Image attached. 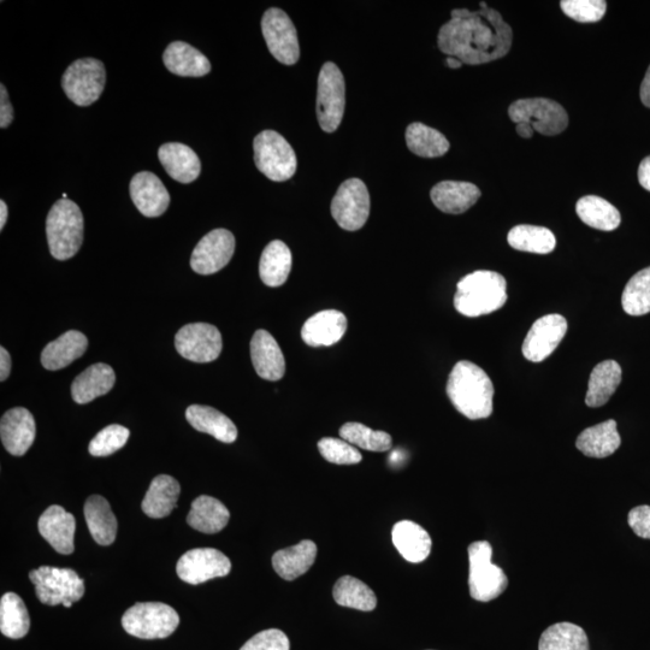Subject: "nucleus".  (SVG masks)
<instances>
[{
	"label": "nucleus",
	"mask_w": 650,
	"mask_h": 650,
	"mask_svg": "<svg viewBox=\"0 0 650 650\" xmlns=\"http://www.w3.org/2000/svg\"><path fill=\"white\" fill-rule=\"evenodd\" d=\"M508 116L518 123H528L547 137L564 132L569 126V115L563 105L546 98L519 99L508 109Z\"/></svg>",
	"instance_id": "obj_10"
},
{
	"label": "nucleus",
	"mask_w": 650,
	"mask_h": 650,
	"mask_svg": "<svg viewBox=\"0 0 650 650\" xmlns=\"http://www.w3.org/2000/svg\"><path fill=\"white\" fill-rule=\"evenodd\" d=\"M446 63L448 65V67L452 68V69L462 68V65H463V63L460 62L459 59L454 58V57H448L446 59Z\"/></svg>",
	"instance_id": "obj_56"
},
{
	"label": "nucleus",
	"mask_w": 650,
	"mask_h": 650,
	"mask_svg": "<svg viewBox=\"0 0 650 650\" xmlns=\"http://www.w3.org/2000/svg\"><path fill=\"white\" fill-rule=\"evenodd\" d=\"M85 519L88 530L100 546H110L116 540L117 519L108 500L92 495L85 504Z\"/></svg>",
	"instance_id": "obj_33"
},
{
	"label": "nucleus",
	"mask_w": 650,
	"mask_h": 650,
	"mask_svg": "<svg viewBox=\"0 0 650 650\" xmlns=\"http://www.w3.org/2000/svg\"><path fill=\"white\" fill-rule=\"evenodd\" d=\"M130 198L140 214L156 218L168 210L170 195L163 182L150 171H141L130 181Z\"/></svg>",
	"instance_id": "obj_18"
},
{
	"label": "nucleus",
	"mask_w": 650,
	"mask_h": 650,
	"mask_svg": "<svg viewBox=\"0 0 650 650\" xmlns=\"http://www.w3.org/2000/svg\"><path fill=\"white\" fill-rule=\"evenodd\" d=\"M87 347L88 340L84 334L78 330H69L44 348L41 364L50 371L67 368L76 359L84 356Z\"/></svg>",
	"instance_id": "obj_28"
},
{
	"label": "nucleus",
	"mask_w": 650,
	"mask_h": 650,
	"mask_svg": "<svg viewBox=\"0 0 650 650\" xmlns=\"http://www.w3.org/2000/svg\"><path fill=\"white\" fill-rule=\"evenodd\" d=\"M232 571L227 555L215 548H194L177 561L176 572L183 582L199 585Z\"/></svg>",
	"instance_id": "obj_15"
},
{
	"label": "nucleus",
	"mask_w": 650,
	"mask_h": 650,
	"mask_svg": "<svg viewBox=\"0 0 650 650\" xmlns=\"http://www.w3.org/2000/svg\"><path fill=\"white\" fill-rule=\"evenodd\" d=\"M262 31L268 49L277 61L293 65L299 61L300 47L297 29L285 11L271 8L264 14Z\"/></svg>",
	"instance_id": "obj_14"
},
{
	"label": "nucleus",
	"mask_w": 650,
	"mask_h": 650,
	"mask_svg": "<svg viewBox=\"0 0 650 650\" xmlns=\"http://www.w3.org/2000/svg\"><path fill=\"white\" fill-rule=\"evenodd\" d=\"M453 406L471 421L492 416L494 386L480 366L463 360L455 364L447 383Z\"/></svg>",
	"instance_id": "obj_2"
},
{
	"label": "nucleus",
	"mask_w": 650,
	"mask_h": 650,
	"mask_svg": "<svg viewBox=\"0 0 650 650\" xmlns=\"http://www.w3.org/2000/svg\"><path fill=\"white\" fill-rule=\"evenodd\" d=\"M493 548L487 541L469 546V588L472 599L489 602L505 592L508 579L501 567L492 563Z\"/></svg>",
	"instance_id": "obj_7"
},
{
	"label": "nucleus",
	"mask_w": 650,
	"mask_h": 650,
	"mask_svg": "<svg viewBox=\"0 0 650 650\" xmlns=\"http://www.w3.org/2000/svg\"><path fill=\"white\" fill-rule=\"evenodd\" d=\"M41 604L70 608L85 595L84 579L72 569L40 566L29 573Z\"/></svg>",
	"instance_id": "obj_5"
},
{
	"label": "nucleus",
	"mask_w": 650,
	"mask_h": 650,
	"mask_svg": "<svg viewBox=\"0 0 650 650\" xmlns=\"http://www.w3.org/2000/svg\"><path fill=\"white\" fill-rule=\"evenodd\" d=\"M561 10L579 23H595L604 19L607 3L604 0H563Z\"/></svg>",
	"instance_id": "obj_47"
},
{
	"label": "nucleus",
	"mask_w": 650,
	"mask_h": 650,
	"mask_svg": "<svg viewBox=\"0 0 650 650\" xmlns=\"http://www.w3.org/2000/svg\"><path fill=\"white\" fill-rule=\"evenodd\" d=\"M189 424L200 433L214 436L223 443H233L238 439V428L232 419L217 411L214 407L203 405L189 406L186 411Z\"/></svg>",
	"instance_id": "obj_29"
},
{
	"label": "nucleus",
	"mask_w": 650,
	"mask_h": 650,
	"mask_svg": "<svg viewBox=\"0 0 650 650\" xmlns=\"http://www.w3.org/2000/svg\"><path fill=\"white\" fill-rule=\"evenodd\" d=\"M333 596L336 604L358 611H374L377 606V598L372 589L352 576L341 577L336 582Z\"/></svg>",
	"instance_id": "obj_40"
},
{
	"label": "nucleus",
	"mask_w": 650,
	"mask_h": 650,
	"mask_svg": "<svg viewBox=\"0 0 650 650\" xmlns=\"http://www.w3.org/2000/svg\"><path fill=\"white\" fill-rule=\"evenodd\" d=\"M507 241L514 250L536 254L551 253L557 246V240L551 230L529 224L512 228Z\"/></svg>",
	"instance_id": "obj_41"
},
{
	"label": "nucleus",
	"mask_w": 650,
	"mask_h": 650,
	"mask_svg": "<svg viewBox=\"0 0 650 650\" xmlns=\"http://www.w3.org/2000/svg\"><path fill=\"white\" fill-rule=\"evenodd\" d=\"M622 445L617 430V422L610 419L582 431L576 441V447L589 458L602 459L610 457Z\"/></svg>",
	"instance_id": "obj_30"
},
{
	"label": "nucleus",
	"mask_w": 650,
	"mask_h": 650,
	"mask_svg": "<svg viewBox=\"0 0 650 650\" xmlns=\"http://www.w3.org/2000/svg\"><path fill=\"white\" fill-rule=\"evenodd\" d=\"M406 144L415 155L423 158H437L446 155L449 141L445 135L423 123H412L406 129Z\"/></svg>",
	"instance_id": "obj_38"
},
{
	"label": "nucleus",
	"mask_w": 650,
	"mask_h": 650,
	"mask_svg": "<svg viewBox=\"0 0 650 650\" xmlns=\"http://www.w3.org/2000/svg\"><path fill=\"white\" fill-rule=\"evenodd\" d=\"M622 382V368L614 360H605L595 366L589 378L585 404L589 407H601L610 401Z\"/></svg>",
	"instance_id": "obj_36"
},
{
	"label": "nucleus",
	"mask_w": 650,
	"mask_h": 650,
	"mask_svg": "<svg viewBox=\"0 0 650 650\" xmlns=\"http://www.w3.org/2000/svg\"><path fill=\"white\" fill-rule=\"evenodd\" d=\"M229 518V510L220 500L202 495L192 502L187 523L200 533L212 535L226 528Z\"/></svg>",
	"instance_id": "obj_31"
},
{
	"label": "nucleus",
	"mask_w": 650,
	"mask_h": 650,
	"mask_svg": "<svg viewBox=\"0 0 650 650\" xmlns=\"http://www.w3.org/2000/svg\"><path fill=\"white\" fill-rule=\"evenodd\" d=\"M638 181L644 189L650 192V156L644 158L638 168Z\"/></svg>",
	"instance_id": "obj_51"
},
{
	"label": "nucleus",
	"mask_w": 650,
	"mask_h": 650,
	"mask_svg": "<svg viewBox=\"0 0 650 650\" xmlns=\"http://www.w3.org/2000/svg\"><path fill=\"white\" fill-rule=\"evenodd\" d=\"M106 82L104 64L98 59L82 58L70 64L62 78L67 97L79 106L96 103L102 96Z\"/></svg>",
	"instance_id": "obj_11"
},
{
	"label": "nucleus",
	"mask_w": 650,
	"mask_h": 650,
	"mask_svg": "<svg viewBox=\"0 0 650 650\" xmlns=\"http://www.w3.org/2000/svg\"><path fill=\"white\" fill-rule=\"evenodd\" d=\"M11 357L4 347L0 348V381L4 382L10 375L11 371Z\"/></svg>",
	"instance_id": "obj_52"
},
{
	"label": "nucleus",
	"mask_w": 650,
	"mask_h": 650,
	"mask_svg": "<svg viewBox=\"0 0 650 650\" xmlns=\"http://www.w3.org/2000/svg\"><path fill=\"white\" fill-rule=\"evenodd\" d=\"M332 215L348 232L365 226L370 215V194L362 180L350 179L342 183L333 198Z\"/></svg>",
	"instance_id": "obj_12"
},
{
	"label": "nucleus",
	"mask_w": 650,
	"mask_h": 650,
	"mask_svg": "<svg viewBox=\"0 0 650 650\" xmlns=\"http://www.w3.org/2000/svg\"><path fill=\"white\" fill-rule=\"evenodd\" d=\"M316 557V543L304 540L297 546L276 552L273 557L274 570L286 581H294L311 569L315 564Z\"/></svg>",
	"instance_id": "obj_32"
},
{
	"label": "nucleus",
	"mask_w": 650,
	"mask_h": 650,
	"mask_svg": "<svg viewBox=\"0 0 650 650\" xmlns=\"http://www.w3.org/2000/svg\"><path fill=\"white\" fill-rule=\"evenodd\" d=\"M116 375L110 365L97 363L75 378L72 384V397L76 404L85 405L103 397L114 388Z\"/></svg>",
	"instance_id": "obj_26"
},
{
	"label": "nucleus",
	"mask_w": 650,
	"mask_h": 650,
	"mask_svg": "<svg viewBox=\"0 0 650 650\" xmlns=\"http://www.w3.org/2000/svg\"><path fill=\"white\" fill-rule=\"evenodd\" d=\"M507 301L505 277L495 271L480 270L459 281L454 307L466 317H480L498 311Z\"/></svg>",
	"instance_id": "obj_3"
},
{
	"label": "nucleus",
	"mask_w": 650,
	"mask_h": 650,
	"mask_svg": "<svg viewBox=\"0 0 650 650\" xmlns=\"http://www.w3.org/2000/svg\"><path fill=\"white\" fill-rule=\"evenodd\" d=\"M31 618L25 602L15 593H7L0 600V631L5 637L20 640L28 634Z\"/></svg>",
	"instance_id": "obj_39"
},
{
	"label": "nucleus",
	"mask_w": 650,
	"mask_h": 650,
	"mask_svg": "<svg viewBox=\"0 0 650 650\" xmlns=\"http://www.w3.org/2000/svg\"><path fill=\"white\" fill-rule=\"evenodd\" d=\"M175 347L181 357L193 363H211L222 352V335L215 325L187 324L177 332Z\"/></svg>",
	"instance_id": "obj_13"
},
{
	"label": "nucleus",
	"mask_w": 650,
	"mask_h": 650,
	"mask_svg": "<svg viewBox=\"0 0 650 650\" xmlns=\"http://www.w3.org/2000/svg\"><path fill=\"white\" fill-rule=\"evenodd\" d=\"M345 79L338 65L324 63L318 76L317 117L319 126L327 133L338 130L345 114Z\"/></svg>",
	"instance_id": "obj_9"
},
{
	"label": "nucleus",
	"mask_w": 650,
	"mask_h": 650,
	"mask_svg": "<svg viewBox=\"0 0 650 650\" xmlns=\"http://www.w3.org/2000/svg\"><path fill=\"white\" fill-rule=\"evenodd\" d=\"M539 650H590L585 631L576 624L558 623L543 632Z\"/></svg>",
	"instance_id": "obj_42"
},
{
	"label": "nucleus",
	"mask_w": 650,
	"mask_h": 650,
	"mask_svg": "<svg viewBox=\"0 0 650 650\" xmlns=\"http://www.w3.org/2000/svg\"><path fill=\"white\" fill-rule=\"evenodd\" d=\"M14 121V108L10 103L7 88L0 85V127L8 128Z\"/></svg>",
	"instance_id": "obj_50"
},
{
	"label": "nucleus",
	"mask_w": 650,
	"mask_h": 650,
	"mask_svg": "<svg viewBox=\"0 0 650 650\" xmlns=\"http://www.w3.org/2000/svg\"><path fill=\"white\" fill-rule=\"evenodd\" d=\"M319 453L327 462L336 465H354L362 462V454L345 440L324 437L318 442Z\"/></svg>",
	"instance_id": "obj_46"
},
{
	"label": "nucleus",
	"mask_w": 650,
	"mask_h": 650,
	"mask_svg": "<svg viewBox=\"0 0 650 650\" xmlns=\"http://www.w3.org/2000/svg\"><path fill=\"white\" fill-rule=\"evenodd\" d=\"M179 614L162 602H140L123 614L122 626L130 636L141 640H162L174 634Z\"/></svg>",
	"instance_id": "obj_6"
},
{
	"label": "nucleus",
	"mask_w": 650,
	"mask_h": 650,
	"mask_svg": "<svg viewBox=\"0 0 650 650\" xmlns=\"http://www.w3.org/2000/svg\"><path fill=\"white\" fill-rule=\"evenodd\" d=\"M235 252V238L227 229H215L195 246L191 267L199 275L218 273L230 262Z\"/></svg>",
	"instance_id": "obj_16"
},
{
	"label": "nucleus",
	"mask_w": 650,
	"mask_h": 650,
	"mask_svg": "<svg viewBox=\"0 0 650 650\" xmlns=\"http://www.w3.org/2000/svg\"><path fill=\"white\" fill-rule=\"evenodd\" d=\"M254 370L267 381H279L286 374V360L274 336L267 330H257L251 341Z\"/></svg>",
	"instance_id": "obj_21"
},
{
	"label": "nucleus",
	"mask_w": 650,
	"mask_h": 650,
	"mask_svg": "<svg viewBox=\"0 0 650 650\" xmlns=\"http://www.w3.org/2000/svg\"><path fill=\"white\" fill-rule=\"evenodd\" d=\"M566 318L553 313L533 324L523 342V356L533 363H541L557 350L567 333Z\"/></svg>",
	"instance_id": "obj_17"
},
{
	"label": "nucleus",
	"mask_w": 650,
	"mask_h": 650,
	"mask_svg": "<svg viewBox=\"0 0 650 650\" xmlns=\"http://www.w3.org/2000/svg\"><path fill=\"white\" fill-rule=\"evenodd\" d=\"M628 523L634 533L644 540H650V506L632 508Z\"/></svg>",
	"instance_id": "obj_49"
},
{
	"label": "nucleus",
	"mask_w": 650,
	"mask_h": 650,
	"mask_svg": "<svg viewBox=\"0 0 650 650\" xmlns=\"http://www.w3.org/2000/svg\"><path fill=\"white\" fill-rule=\"evenodd\" d=\"M622 305L630 316L650 312V267L631 277L623 292Z\"/></svg>",
	"instance_id": "obj_44"
},
{
	"label": "nucleus",
	"mask_w": 650,
	"mask_h": 650,
	"mask_svg": "<svg viewBox=\"0 0 650 650\" xmlns=\"http://www.w3.org/2000/svg\"><path fill=\"white\" fill-rule=\"evenodd\" d=\"M513 41L512 28L499 11L484 2L481 10L452 11V19L439 32L440 50L463 64L480 65L505 57Z\"/></svg>",
	"instance_id": "obj_1"
},
{
	"label": "nucleus",
	"mask_w": 650,
	"mask_h": 650,
	"mask_svg": "<svg viewBox=\"0 0 650 650\" xmlns=\"http://www.w3.org/2000/svg\"><path fill=\"white\" fill-rule=\"evenodd\" d=\"M8 221V206L4 200L0 202V230L4 229L5 223Z\"/></svg>",
	"instance_id": "obj_55"
},
{
	"label": "nucleus",
	"mask_w": 650,
	"mask_h": 650,
	"mask_svg": "<svg viewBox=\"0 0 650 650\" xmlns=\"http://www.w3.org/2000/svg\"><path fill=\"white\" fill-rule=\"evenodd\" d=\"M163 62L170 73L183 78H202L211 72V64L195 47L174 41L163 53Z\"/></svg>",
	"instance_id": "obj_25"
},
{
	"label": "nucleus",
	"mask_w": 650,
	"mask_h": 650,
	"mask_svg": "<svg viewBox=\"0 0 650 650\" xmlns=\"http://www.w3.org/2000/svg\"><path fill=\"white\" fill-rule=\"evenodd\" d=\"M254 163L260 171L275 182L292 179L297 173V156L288 141L275 130H264L253 141Z\"/></svg>",
	"instance_id": "obj_8"
},
{
	"label": "nucleus",
	"mask_w": 650,
	"mask_h": 650,
	"mask_svg": "<svg viewBox=\"0 0 650 650\" xmlns=\"http://www.w3.org/2000/svg\"><path fill=\"white\" fill-rule=\"evenodd\" d=\"M46 236L53 258H73L84 241V216L79 206L69 199L58 200L47 215Z\"/></svg>",
	"instance_id": "obj_4"
},
{
	"label": "nucleus",
	"mask_w": 650,
	"mask_h": 650,
	"mask_svg": "<svg viewBox=\"0 0 650 650\" xmlns=\"http://www.w3.org/2000/svg\"><path fill=\"white\" fill-rule=\"evenodd\" d=\"M392 540L403 558L413 564L427 560L433 546L427 530L411 520H401L394 525Z\"/></svg>",
	"instance_id": "obj_27"
},
{
	"label": "nucleus",
	"mask_w": 650,
	"mask_h": 650,
	"mask_svg": "<svg viewBox=\"0 0 650 650\" xmlns=\"http://www.w3.org/2000/svg\"><path fill=\"white\" fill-rule=\"evenodd\" d=\"M576 212L579 218L594 229L612 232L619 227L622 222L620 212L606 199L596 197V195H587L578 200Z\"/></svg>",
	"instance_id": "obj_37"
},
{
	"label": "nucleus",
	"mask_w": 650,
	"mask_h": 650,
	"mask_svg": "<svg viewBox=\"0 0 650 650\" xmlns=\"http://www.w3.org/2000/svg\"><path fill=\"white\" fill-rule=\"evenodd\" d=\"M340 436L351 445L370 452H387L393 443L392 436L386 431H375L356 422L346 423L341 427Z\"/></svg>",
	"instance_id": "obj_43"
},
{
	"label": "nucleus",
	"mask_w": 650,
	"mask_h": 650,
	"mask_svg": "<svg viewBox=\"0 0 650 650\" xmlns=\"http://www.w3.org/2000/svg\"><path fill=\"white\" fill-rule=\"evenodd\" d=\"M291 643L285 632L269 629L254 635L240 650H289Z\"/></svg>",
	"instance_id": "obj_48"
},
{
	"label": "nucleus",
	"mask_w": 650,
	"mask_h": 650,
	"mask_svg": "<svg viewBox=\"0 0 650 650\" xmlns=\"http://www.w3.org/2000/svg\"><path fill=\"white\" fill-rule=\"evenodd\" d=\"M517 134L520 138L531 139L533 138L535 130L528 123H518L517 124Z\"/></svg>",
	"instance_id": "obj_54"
},
{
	"label": "nucleus",
	"mask_w": 650,
	"mask_h": 650,
	"mask_svg": "<svg viewBox=\"0 0 650 650\" xmlns=\"http://www.w3.org/2000/svg\"><path fill=\"white\" fill-rule=\"evenodd\" d=\"M481 194L480 188L474 183L442 181L431 189L430 197L440 211L460 215L472 208L481 198Z\"/></svg>",
	"instance_id": "obj_23"
},
{
	"label": "nucleus",
	"mask_w": 650,
	"mask_h": 650,
	"mask_svg": "<svg viewBox=\"0 0 650 650\" xmlns=\"http://www.w3.org/2000/svg\"><path fill=\"white\" fill-rule=\"evenodd\" d=\"M641 100L644 106L650 108V67L648 68L641 85Z\"/></svg>",
	"instance_id": "obj_53"
},
{
	"label": "nucleus",
	"mask_w": 650,
	"mask_h": 650,
	"mask_svg": "<svg viewBox=\"0 0 650 650\" xmlns=\"http://www.w3.org/2000/svg\"><path fill=\"white\" fill-rule=\"evenodd\" d=\"M347 318L336 310H325L307 319L301 330V338L311 347H329L344 338Z\"/></svg>",
	"instance_id": "obj_22"
},
{
	"label": "nucleus",
	"mask_w": 650,
	"mask_h": 650,
	"mask_svg": "<svg viewBox=\"0 0 650 650\" xmlns=\"http://www.w3.org/2000/svg\"><path fill=\"white\" fill-rule=\"evenodd\" d=\"M37 434L34 417L23 407L11 409L2 417L0 422V437L3 446L15 457H22L32 447Z\"/></svg>",
	"instance_id": "obj_19"
},
{
	"label": "nucleus",
	"mask_w": 650,
	"mask_h": 650,
	"mask_svg": "<svg viewBox=\"0 0 650 650\" xmlns=\"http://www.w3.org/2000/svg\"><path fill=\"white\" fill-rule=\"evenodd\" d=\"M292 252L280 240L270 242L264 248L259 262L260 279L268 287H281L285 285L292 270Z\"/></svg>",
	"instance_id": "obj_35"
},
{
	"label": "nucleus",
	"mask_w": 650,
	"mask_h": 650,
	"mask_svg": "<svg viewBox=\"0 0 650 650\" xmlns=\"http://www.w3.org/2000/svg\"><path fill=\"white\" fill-rule=\"evenodd\" d=\"M76 520L63 507L53 505L41 514L38 529L41 536L59 554L69 555L75 551L74 535Z\"/></svg>",
	"instance_id": "obj_20"
},
{
	"label": "nucleus",
	"mask_w": 650,
	"mask_h": 650,
	"mask_svg": "<svg viewBox=\"0 0 650 650\" xmlns=\"http://www.w3.org/2000/svg\"><path fill=\"white\" fill-rule=\"evenodd\" d=\"M130 431L122 425L112 424L100 430L88 447L93 457H108L126 446Z\"/></svg>",
	"instance_id": "obj_45"
},
{
	"label": "nucleus",
	"mask_w": 650,
	"mask_h": 650,
	"mask_svg": "<svg viewBox=\"0 0 650 650\" xmlns=\"http://www.w3.org/2000/svg\"><path fill=\"white\" fill-rule=\"evenodd\" d=\"M181 487L174 477L159 475L152 481L143 500V511L153 519L168 517L179 500Z\"/></svg>",
	"instance_id": "obj_34"
},
{
	"label": "nucleus",
	"mask_w": 650,
	"mask_h": 650,
	"mask_svg": "<svg viewBox=\"0 0 650 650\" xmlns=\"http://www.w3.org/2000/svg\"><path fill=\"white\" fill-rule=\"evenodd\" d=\"M159 162L171 179L180 183H191L198 179L202 163L191 147L180 143H168L159 147Z\"/></svg>",
	"instance_id": "obj_24"
}]
</instances>
